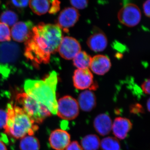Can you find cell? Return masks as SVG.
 Here are the masks:
<instances>
[{"instance_id": "obj_8", "label": "cell", "mask_w": 150, "mask_h": 150, "mask_svg": "<svg viewBox=\"0 0 150 150\" xmlns=\"http://www.w3.org/2000/svg\"><path fill=\"white\" fill-rule=\"evenodd\" d=\"M58 51L64 59L71 60L81 51V46L79 41L74 38L65 36L62 38Z\"/></svg>"}, {"instance_id": "obj_28", "label": "cell", "mask_w": 150, "mask_h": 150, "mask_svg": "<svg viewBox=\"0 0 150 150\" xmlns=\"http://www.w3.org/2000/svg\"><path fill=\"white\" fill-rule=\"evenodd\" d=\"M7 120L6 111L0 109V129H4Z\"/></svg>"}, {"instance_id": "obj_14", "label": "cell", "mask_w": 150, "mask_h": 150, "mask_svg": "<svg viewBox=\"0 0 150 150\" xmlns=\"http://www.w3.org/2000/svg\"><path fill=\"white\" fill-rule=\"evenodd\" d=\"M111 67L110 59L107 56L97 55L92 58L89 67L94 74L103 75L109 71Z\"/></svg>"}, {"instance_id": "obj_9", "label": "cell", "mask_w": 150, "mask_h": 150, "mask_svg": "<svg viewBox=\"0 0 150 150\" xmlns=\"http://www.w3.org/2000/svg\"><path fill=\"white\" fill-rule=\"evenodd\" d=\"M80 14L76 9L73 7L66 8L59 14L57 20V24L61 29L68 32L79 21Z\"/></svg>"}, {"instance_id": "obj_24", "label": "cell", "mask_w": 150, "mask_h": 150, "mask_svg": "<svg viewBox=\"0 0 150 150\" xmlns=\"http://www.w3.org/2000/svg\"><path fill=\"white\" fill-rule=\"evenodd\" d=\"M11 31L8 25L0 22V42H8L11 40Z\"/></svg>"}, {"instance_id": "obj_20", "label": "cell", "mask_w": 150, "mask_h": 150, "mask_svg": "<svg viewBox=\"0 0 150 150\" xmlns=\"http://www.w3.org/2000/svg\"><path fill=\"white\" fill-rule=\"evenodd\" d=\"M20 143L21 150H39L40 142L36 137L33 136H26L21 139Z\"/></svg>"}, {"instance_id": "obj_16", "label": "cell", "mask_w": 150, "mask_h": 150, "mask_svg": "<svg viewBox=\"0 0 150 150\" xmlns=\"http://www.w3.org/2000/svg\"><path fill=\"white\" fill-rule=\"evenodd\" d=\"M112 121L111 118L106 113L98 115L93 121V127L99 135L105 136L112 130Z\"/></svg>"}, {"instance_id": "obj_10", "label": "cell", "mask_w": 150, "mask_h": 150, "mask_svg": "<svg viewBox=\"0 0 150 150\" xmlns=\"http://www.w3.org/2000/svg\"><path fill=\"white\" fill-rule=\"evenodd\" d=\"M21 54L18 44L13 42H5L0 44V64H12L18 59Z\"/></svg>"}, {"instance_id": "obj_5", "label": "cell", "mask_w": 150, "mask_h": 150, "mask_svg": "<svg viewBox=\"0 0 150 150\" xmlns=\"http://www.w3.org/2000/svg\"><path fill=\"white\" fill-rule=\"evenodd\" d=\"M79 107L77 100L70 96H66L59 100L57 113L59 118L64 120H72L78 117Z\"/></svg>"}, {"instance_id": "obj_17", "label": "cell", "mask_w": 150, "mask_h": 150, "mask_svg": "<svg viewBox=\"0 0 150 150\" xmlns=\"http://www.w3.org/2000/svg\"><path fill=\"white\" fill-rule=\"evenodd\" d=\"M77 101L81 110L85 112L91 111L96 105V97L91 91L82 92L79 96Z\"/></svg>"}, {"instance_id": "obj_1", "label": "cell", "mask_w": 150, "mask_h": 150, "mask_svg": "<svg viewBox=\"0 0 150 150\" xmlns=\"http://www.w3.org/2000/svg\"><path fill=\"white\" fill-rule=\"evenodd\" d=\"M62 38V29L57 24L40 23L33 27L31 36L25 41V56L35 66L48 64Z\"/></svg>"}, {"instance_id": "obj_4", "label": "cell", "mask_w": 150, "mask_h": 150, "mask_svg": "<svg viewBox=\"0 0 150 150\" xmlns=\"http://www.w3.org/2000/svg\"><path fill=\"white\" fill-rule=\"evenodd\" d=\"M16 102L28 116L35 123L40 124L51 115L46 106L36 101L25 93L17 95Z\"/></svg>"}, {"instance_id": "obj_29", "label": "cell", "mask_w": 150, "mask_h": 150, "mask_svg": "<svg viewBox=\"0 0 150 150\" xmlns=\"http://www.w3.org/2000/svg\"><path fill=\"white\" fill-rule=\"evenodd\" d=\"M65 150H83L79 142L74 141L70 143Z\"/></svg>"}, {"instance_id": "obj_27", "label": "cell", "mask_w": 150, "mask_h": 150, "mask_svg": "<svg viewBox=\"0 0 150 150\" xmlns=\"http://www.w3.org/2000/svg\"><path fill=\"white\" fill-rule=\"evenodd\" d=\"M61 2L59 0H52L48 12L51 14H55L60 9Z\"/></svg>"}, {"instance_id": "obj_25", "label": "cell", "mask_w": 150, "mask_h": 150, "mask_svg": "<svg viewBox=\"0 0 150 150\" xmlns=\"http://www.w3.org/2000/svg\"><path fill=\"white\" fill-rule=\"evenodd\" d=\"M29 0H8L9 4L13 7L19 9L27 7Z\"/></svg>"}, {"instance_id": "obj_22", "label": "cell", "mask_w": 150, "mask_h": 150, "mask_svg": "<svg viewBox=\"0 0 150 150\" xmlns=\"http://www.w3.org/2000/svg\"><path fill=\"white\" fill-rule=\"evenodd\" d=\"M102 150H121L120 142L117 138L113 137H105L100 142Z\"/></svg>"}, {"instance_id": "obj_2", "label": "cell", "mask_w": 150, "mask_h": 150, "mask_svg": "<svg viewBox=\"0 0 150 150\" xmlns=\"http://www.w3.org/2000/svg\"><path fill=\"white\" fill-rule=\"evenodd\" d=\"M57 83V73L53 71L43 80L25 81L24 90L28 95L44 105L51 113L55 115L58 106L56 98Z\"/></svg>"}, {"instance_id": "obj_18", "label": "cell", "mask_w": 150, "mask_h": 150, "mask_svg": "<svg viewBox=\"0 0 150 150\" xmlns=\"http://www.w3.org/2000/svg\"><path fill=\"white\" fill-rule=\"evenodd\" d=\"M29 7L31 11L38 16L43 15L49 11L50 0H29Z\"/></svg>"}, {"instance_id": "obj_23", "label": "cell", "mask_w": 150, "mask_h": 150, "mask_svg": "<svg viewBox=\"0 0 150 150\" xmlns=\"http://www.w3.org/2000/svg\"><path fill=\"white\" fill-rule=\"evenodd\" d=\"M18 16L13 11L7 10L3 11L0 15V21L8 26H11L16 23Z\"/></svg>"}, {"instance_id": "obj_3", "label": "cell", "mask_w": 150, "mask_h": 150, "mask_svg": "<svg viewBox=\"0 0 150 150\" xmlns=\"http://www.w3.org/2000/svg\"><path fill=\"white\" fill-rule=\"evenodd\" d=\"M7 120L5 132L11 137L22 139L28 135L33 136L38 126L24 112L21 108L8 103L6 110Z\"/></svg>"}, {"instance_id": "obj_7", "label": "cell", "mask_w": 150, "mask_h": 150, "mask_svg": "<svg viewBox=\"0 0 150 150\" xmlns=\"http://www.w3.org/2000/svg\"><path fill=\"white\" fill-rule=\"evenodd\" d=\"M74 86L78 90H93L97 86L94 82L93 76L89 69H77L73 77Z\"/></svg>"}, {"instance_id": "obj_32", "label": "cell", "mask_w": 150, "mask_h": 150, "mask_svg": "<svg viewBox=\"0 0 150 150\" xmlns=\"http://www.w3.org/2000/svg\"><path fill=\"white\" fill-rule=\"evenodd\" d=\"M150 0H146L143 4L144 13L148 17H150Z\"/></svg>"}, {"instance_id": "obj_11", "label": "cell", "mask_w": 150, "mask_h": 150, "mask_svg": "<svg viewBox=\"0 0 150 150\" xmlns=\"http://www.w3.org/2000/svg\"><path fill=\"white\" fill-rule=\"evenodd\" d=\"M33 27V23L30 21L16 23L11 30L13 39L17 42H25L31 36Z\"/></svg>"}, {"instance_id": "obj_31", "label": "cell", "mask_w": 150, "mask_h": 150, "mask_svg": "<svg viewBox=\"0 0 150 150\" xmlns=\"http://www.w3.org/2000/svg\"><path fill=\"white\" fill-rule=\"evenodd\" d=\"M142 90L145 93L149 94L150 93V79H148L144 82L142 85Z\"/></svg>"}, {"instance_id": "obj_12", "label": "cell", "mask_w": 150, "mask_h": 150, "mask_svg": "<svg viewBox=\"0 0 150 150\" xmlns=\"http://www.w3.org/2000/svg\"><path fill=\"white\" fill-rule=\"evenodd\" d=\"M49 142L54 149L65 150L71 143V136L63 129H56L50 134Z\"/></svg>"}, {"instance_id": "obj_21", "label": "cell", "mask_w": 150, "mask_h": 150, "mask_svg": "<svg viewBox=\"0 0 150 150\" xmlns=\"http://www.w3.org/2000/svg\"><path fill=\"white\" fill-rule=\"evenodd\" d=\"M92 57L85 51H81L73 59V64L78 69H88Z\"/></svg>"}, {"instance_id": "obj_13", "label": "cell", "mask_w": 150, "mask_h": 150, "mask_svg": "<svg viewBox=\"0 0 150 150\" xmlns=\"http://www.w3.org/2000/svg\"><path fill=\"white\" fill-rule=\"evenodd\" d=\"M132 123L128 118L117 117L115 118L112 124V130L113 135L117 139L123 140L132 128Z\"/></svg>"}, {"instance_id": "obj_30", "label": "cell", "mask_w": 150, "mask_h": 150, "mask_svg": "<svg viewBox=\"0 0 150 150\" xmlns=\"http://www.w3.org/2000/svg\"><path fill=\"white\" fill-rule=\"evenodd\" d=\"M130 111L132 113L137 114L139 113H143L144 110L141 105L137 104L131 106Z\"/></svg>"}, {"instance_id": "obj_6", "label": "cell", "mask_w": 150, "mask_h": 150, "mask_svg": "<svg viewBox=\"0 0 150 150\" xmlns=\"http://www.w3.org/2000/svg\"><path fill=\"white\" fill-rule=\"evenodd\" d=\"M118 18L122 24L133 27L139 24L142 18V13L139 7L134 4H127L118 11Z\"/></svg>"}, {"instance_id": "obj_33", "label": "cell", "mask_w": 150, "mask_h": 150, "mask_svg": "<svg viewBox=\"0 0 150 150\" xmlns=\"http://www.w3.org/2000/svg\"><path fill=\"white\" fill-rule=\"evenodd\" d=\"M0 150H7L6 145L1 141H0Z\"/></svg>"}, {"instance_id": "obj_26", "label": "cell", "mask_w": 150, "mask_h": 150, "mask_svg": "<svg viewBox=\"0 0 150 150\" xmlns=\"http://www.w3.org/2000/svg\"><path fill=\"white\" fill-rule=\"evenodd\" d=\"M73 8L76 9H83L87 7L88 0H70Z\"/></svg>"}, {"instance_id": "obj_19", "label": "cell", "mask_w": 150, "mask_h": 150, "mask_svg": "<svg viewBox=\"0 0 150 150\" xmlns=\"http://www.w3.org/2000/svg\"><path fill=\"white\" fill-rule=\"evenodd\" d=\"M100 140L95 134H88L81 140V145L84 150H98L100 147Z\"/></svg>"}, {"instance_id": "obj_34", "label": "cell", "mask_w": 150, "mask_h": 150, "mask_svg": "<svg viewBox=\"0 0 150 150\" xmlns=\"http://www.w3.org/2000/svg\"><path fill=\"white\" fill-rule=\"evenodd\" d=\"M150 99L148 100L147 102V107L148 111H149L150 110Z\"/></svg>"}, {"instance_id": "obj_15", "label": "cell", "mask_w": 150, "mask_h": 150, "mask_svg": "<svg viewBox=\"0 0 150 150\" xmlns=\"http://www.w3.org/2000/svg\"><path fill=\"white\" fill-rule=\"evenodd\" d=\"M87 44L92 51L101 52L104 51L107 47V38L104 33L97 30L88 38Z\"/></svg>"}]
</instances>
